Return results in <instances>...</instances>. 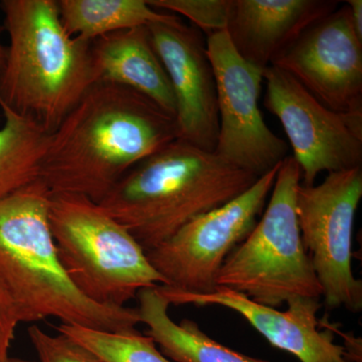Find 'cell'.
Here are the masks:
<instances>
[{
  "label": "cell",
  "instance_id": "obj_1",
  "mask_svg": "<svg viewBox=\"0 0 362 362\" xmlns=\"http://www.w3.org/2000/svg\"><path fill=\"white\" fill-rule=\"evenodd\" d=\"M175 117L144 95L95 82L51 135L40 178L100 204L131 168L178 139Z\"/></svg>",
  "mask_w": 362,
  "mask_h": 362
},
{
  "label": "cell",
  "instance_id": "obj_2",
  "mask_svg": "<svg viewBox=\"0 0 362 362\" xmlns=\"http://www.w3.org/2000/svg\"><path fill=\"white\" fill-rule=\"evenodd\" d=\"M52 194L37 178L0 201V278L16 302L21 322L52 317L90 329L135 330L141 323L137 309L98 304L71 282L49 226Z\"/></svg>",
  "mask_w": 362,
  "mask_h": 362
},
{
  "label": "cell",
  "instance_id": "obj_3",
  "mask_svg": "<svg viewBox=\"0 0 362 362\" xmlns=\"http://www.w3.org/2000/svg\"><path fill=\"white\" fill-rule=\"evenodd\" d=\"M259 178L178 138L136 164L99 204L147 252Z\"/></svg>",
  "mask_w": 362,
  "mask_h": 362
},
{
  "label": "cell",
  "instance_id": "obj_4",
  "mask_svg": "<svg viewBox=\"0 0 362 362\" xmlns=\"http://www.w3.org/2000/svg\"><path fill=\"white\" fill-rule=\"evenodd\" d=\"M8 35L0 103L52 132L96 82L90 42L64 28L56 0H4Z\"/></svg>",
  "mask_w": 362,
  "mask_h": 362
},
{
  "label": "cell",
  "instance_id": "obj_5",
  "mask_svg": "<svg viewBox=\"0 0 362 362\" xmlns=\"http://www.w3.org/2000/svg\"><path fill=\"white\" fill-rule=\"evenodd\" d=\"M49 218L62 265L92 301L125 307L142 289L165 285L127 228L97 202L52 194Z\"/></svg>",
  "mask_w": 362,
  "mask_h": 362
},
{
  "label": "cell",
  "instance_id": "obj_6",
  "mask_svg": "<svg viewBox=\"0 0 362 362\" xmlns=\"http://www.w3.org/2000/svg\"><path fill=\"white\" fill-rule=\"evenodd\" d=\"M300 185L299 165L293 156H287L279 168L261 218L226 258L216 276V287L240 293L272 308L293 298L322 297L298 225Z\"/></svg>",
  "mask_w": 362,
  "mask_h": 362
},
{
  "label": "cell",
  "instance_id": "obj_7",
  "mask_svg": "<svg viewBox=\"0 0 362 362\" xmlns=\"http://www.w3.org/2000/svg\"><path fill=\"white\" fill-rule=\"evenodd\" d=\"M362 197V168L300 185L296 211L301 240L328 308L362 310V281L352 271V233Z\"/></svg>",
  "mask_w": 362,
  "mask_h": 362
},
{
  "label": "cell",
  "instance_id": "obj_8",
  "mask_svg": "<svg viewBox=\"0 0 362 362\" xmlns=\"http://www.w3.org/2000/svg\"><path fill=\"white\" fill-rule=\"evenodd\" d=\"M280 165L261 176L244 194L189 221L146 252L150 264L165 280L163 286L199 294L216 289V276L226 258L263 214Z\"/></svg>",
  "mask_w": 362,
  "mask_h": 362
},
{
  "label": "cell",
  "instance_id": "obj_9",
  "mask_svg": "<svg viewBox=\"0 0 362 362\" xmlns=\"http://www.w3.org/2000/svg\"><path fill=\"white\" fill-rule=\"evenodd\" d=\"M206 40L218 98V136L214 153L261 177L288 156L287 143L267 126L259 110L264 71L238 54L226 30Z\"/></svg>",
  "mask_w": 362,
  "mask_h": 362
},
{
  "label": "cell",
  "instance_id": "obj_10",
  "mask_svg": "<svg viewBox=\"0 0 362 362\" xmlns=\"http://www.w3.org/2000/svg\"><path fill=\"white\" fill-rule=\"evenodd\" d=\"M264 106L280 121L301 171V185L322 173L362 168V112L330 110L286 71L264 70Z\"/></svg>",
  "mask_w": 362,
  "mask_h": 362
},
{
  "label": "cell",
  "instance_id": "obj_11",
  "mask_svg": "<svg viewBox=\"0 0 362 362\" xmlns=\"http://www.w3.org/2000/svg\"><path fill=\"white\" fill-rule=\"evenodd\" d=\"M271 66L289 74L330 110L362 112V40L346 2L306 28Z\"/></svg>",
  "mask_w": 362,
  "mask_h": 362
},
{
  "label": "cell",
  "instance_id": "obj_12",
  "mask_svg": "<svg viewBox=\"0 0 362 362\" xmlns=\"http://www.w3.org/2000/svg\"><path fill=\"white\" fill-rule=\"evenodd\" d=\"M147 28L175 95L180 139L214 152L218 136V98L206 37L178 16Z\"/></svg>",
  "mask_w": 362,
  "mask_h": 362
},
{
  "label": "cell",
  "instance_id": "obj_13",
  "mask_svg": "<svg viewBox=\"0 0 362 362\" xmlns=\"http://www.w3.org/2000/svg\"><path fill=\"white\" fill-rule=\"evenodd\" d=\"M156 288L170 305H218L237 312L271 345L296 356L300 362H356L349 347L335 342L332 329H319V299L293 298L287 302V310L279 311L226 288L216 287L206 294L169 286Z\"/></svg>",
  "mask_w": 362,
  "mask_h": 362
},
{
  "label": "cell",
  "instance_id": "obj_14",
  "mask_svg": "<svg viewBox=\"0 0 362 362\" xmlns=\"http://www.w3.org/2000/svg\"><path fill=\"white\" fill-rule=\"evenodd\" d=\"M339 4L337 0H233L226 32L238 54L264 71L306 28Z\"/></svg>",
  "mask_w": 362,
  "mask_h": 362
},
{
  "label": "cell",
  "instance_id": "obj_15",
  "mask_svg": "<svg viewBox=\"0 0 362 362\" xmlns=\"http://www.w3.org/2000/svg\"><path fill=\"white\" fill-rule=\"evenodd\" d=\"M96 82L134 90L175 117V95L147 26L104 35L90 42Z\"/></svg>",
  "mask_w": 362,
  "mask_h": 362
},
{
  "label": "cell",
  "instance_id": "obj_16",
  "mask_svg": "<svg viewBox=\"0 0 362 362\" xmlns=\"http://www.w3.org/2000/svg\"><path fill=\"white\" fill-rule=\"evenodd\" d=\"M140 322L148 327L151 337L164 356L173 362H269L240 354L216 341L201 330L194 321L176 323L168 314L170 304L156 287L138 293Z\"/></svg>",
  "mask_w": 362,
  "mask_h": 362
},
{
  "label": "cell",
  "instance_id": "obj_17",
  "mask_svg": "<svg viewBox=\"0 0 362 362\" xmlns=\"http://www.w3.org/2000/svg\"><path fill=\"white\" fill-rule=\"evenodd\" d=\"M58 7L69 35L88 42L120 30L177 18L157 11L145 0H59Z\"/></svg>",
  "mask_w": 362,
  "mask_h": 362
},
{
  "label": "cell",
  "instance_id": "obj_18",
  "mask_svg": "<svg viewBox=\"0 0 362 362\" xmlns=\"http://www.w3.org/2000/svg\"><path fill=\"white\" fill-rule=\"evenodd\" d=\"M0 201L40 178L49 135L39 123L0 103Z\"/></svg>",
  "mask_w": 362,
  "mask_h": 362
},
{
  "label": "cell",
  "instance_id": "obj_19",
  "mask_svg": "<svg viewBox=\"0 0 362 362\" xmlns=\"http://www.w3.org/2000/svg\"><path fill=\"white\" fill-rule=\"evenodd\" d=\"M56 330L84 347L101 362H173L161 354L151 337L136 329L111 332L59 323Z\"/></svg>",
  "mask_w": 362,
  "mask_h": 362
},
{
  "label": "cell",
  "instance_id": "obj_20",
  "mask_svg": "<svg viewBox=\"0 0 362 362\" xmlns=\"http://www.w3.org/2000/svg\"><path fill=\"white\" fill-rule=\"evenodd\" d=\"M147 2L157 11L185 16L206 37L226 30L233 4V0H149Z\"/></svg>",
  "mask_w": 362,
  "mask_h": 362
},
{
  "label": "cell",
  "instance_id": "obj_21",
  "mask_svg": "<svg viewBox=\"0 0 362 362\" xmlns=\"http://www.w3.org/2000/svg\"><path fill=\"white\" fill-rule=\"evenodd\" d=\"M28 332L40 362H101L62 333L49 334L37 325L30 326Z\"/></svg>",
  "mask_w": 362,
  "mask_h": 362
},
{
  "label": "cell",
  "instance_id": "obj_22",
  "mask_svg": "<svg viewBox=\"0 0 362 362\" xmlns=\"http://www.w3.org/2000/svg\"><path fill=\"white\" fill-rule=\"evenodd\" d=\"M21 323L16 302L0 278V362L8 358L16 328Z\"/></svg>",
  "mask_w": 362,
  "mask_h": 362
},
{
  "label": "cell",
  "instance_id": "obj_23",
  "mask_svg": "<svg viewBox=\"0 0 362 362\" xmlns=\"http://www.w3.org/2000/svg\"><path fill=\"white\" fill-rule=\"evenodd\" d=\"M346 4L349 6L354 30L357 37L362 40V1L361 0H349Z\"/></svg>",
  "mask_w": 362,
  "mask_h": 362
},
{
  "label": "cell",
  "instance_id": "obj_24",
  "mask_svg": "<svg viewBox=\"0 0 362 362\" xmlns=\"http://www.w3.org/2000/svg\"><path fill=\"white\" fill-rule=\"evenodd\" d=\"M6 47L2 45L0 42V77H1L2 71H4V65H6Z\"/></svg>",
  "mask_w": 362,
  "mask_h": 362
},
{
  "label": "cell",
  "instance_id": "obj_25",
  "mask_svg": "<svg viewBox=\"0 0 362 362\" xmlns=\"http://www.w3.org/2000/svg\"><path fill=\"white\" fill-rule=\"evenodd\" d=\"M1 362H35L33 361H28V359L18 358V357H11L6 358V361Z\"/></svg>",
  "mask_w": 362,
  "mask_h": 362
},
{
  "label": "cell",
  "instance_id": "obj_26",
  "mask_svg": "<svg viewBox=\"0 0 362 362\" xmlns=\"http://www.w3.org/2000/svg\"><path fill=\"white\" fill-rule=\"evenodd\" d=\"M0 113H1V111H0ZM2 114H0V126H1L2 120H1Z\"/></svg>",
  "mask_w": 362,
  "mask_h": 362
}]
</instances>
